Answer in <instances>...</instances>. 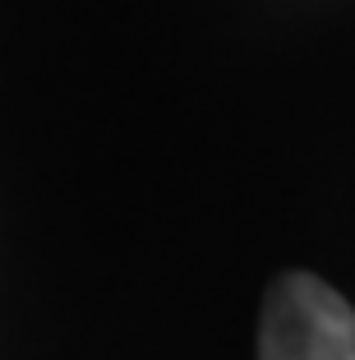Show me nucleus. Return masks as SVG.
Masks as SVG:
<instances>
[{"label": "nucleus", "mask_w": 355, "mask_h": 360, "mask_svg": "<svg viewBox=\"0 0 355 360\" xmlns=\"http://www.w3.org/2000/svg\"><path fill=\"white\" fill-rule=\"evenodd\" d=\"M259 360H355V309L309 273L277 277L259 319Z\"/></svg>", "instance_id": "f257e3e1"}]
</instances>
